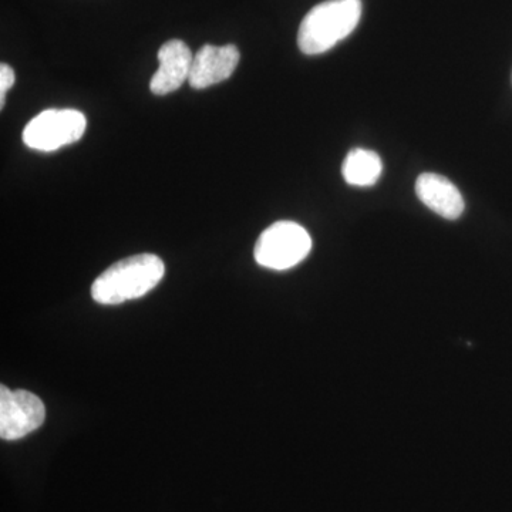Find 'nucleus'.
<instances>
[{
	"instance_id": "10",
	"label": "nucleus",
	"mask_w": 512,
	"mask_h": 512,
	"mask_svg": "<svg viewBox=\"0 0 512 512\" xmlns=\"http://www.w3.org/2000/svg\"><path fill=\"white\" fill-rule=\"evenodd\" d=\"M16 76L13 72L12 67L8 64H2L0 66V107L5 106V96L8 93L10 87L15 84Z\"/></svg>"
},
{
	"instance_id": "2",
	"label": "nucleus",
	"mask_w": 512,
	"mask_h": 512,
	"mask_svg": "<svg viewBox=\"0 0 512 512\" xmlns=\"http://www.w3.org/2000/svg\"><path fill=\"white\" fill-rule=\"evenodd\" d=\"M362 18V0H328L309 10L298 32V46L305 55L328 52L346 39Z\"/></svg>"
},
{
	"instance_id": "9",
	"label": "nucleus",
	"mask_w": 512,
	"mask_h": 512,
	"mask_svg": "<svg viewBox=\"0 0 512 512\" xmlns=\"http://www.w3.org/2000/svg\"><path fill=\"white\" fill-rule=\"evenodd\" d=\"M383 173V164L375 151L355 148L346 156L342 175L353 187H372Z\"/></svg>"
},
{
	"instance_id": "4",
	"label": "nucleus",
	"mask_w": 512,
	"mask_h": 512,
	"mask_svg": "<svg viewBox=\"0 0 512 512\" xmlns=\"http://www.w3.org/2000/svg\"><path fill=\"white\" fill-rule=\"evenodd\" d=\"M87 128V119L82 111L72 109H50L37 114L23 130V143L32 150H59L77 143Z\"/></svg>"
},
{
	"instance_id": "7",
	"label": "nucleus",
	"mask_w": 512,
	"mask_h": 512,
	"mask_svg": "<svg viewBox=\"0 0 512 512\" xmlns=\"http://www.w3.org/2000/svg\"><path fill=\"white\" fill-rule=\"evenodd\" d=\"M192 56L183 40H168L158 50V69L150 82L151 93L165 96L183 86L190 79Z\"/></svg>"
},
{
	"instance_id": "5",
	"label": "nucleus",
	"mask_w": 512,
	"mask_h": 512,
	"mask_svg": "<svg viewBox=\"0 0 512 512\" xmlns=\"http://www.w3.org/2000/svg\"><path fill=\"white\" fill-rule=\"evenodd\" d=\"M45 419V404L36 394L0 387V437L3 440L23 439L42 427Z\"/></svg>"
},
{
	"instance_id": "1",
	"label": "nucleus",
	"mask_w": 512,
	"mask_h": 512,
	"mask_svg": "<svg viewBox=\"0 0 512 512\" xmlns=\"http://www.w3.org/2000/svg\"><path fill=\"white\" fill-rule=\"evenodd\" d=\"M164 274V262L157 255L130 256L111 265L94 281L92 296L100 305H120L153 291Z\"/></svg>"
},
{
	"instance_id": "8",
	"label": "nucleus",
	"mask_w": 512,
	"mask_h": 512,
	"mask_svg": "<svg viewBox=\"0 0 512 512\" xmlns=\"http://www.w3.org/2000/svg\"><path fill=\"white\" fill-rule=\"evenodd\" d=\"M416 194L427 208L446 220H457L466 210L460 190L443 175L421 174L416 181Z\"/></svg>"
},
{
	"instance_id": "3",
	"label": "nucleus",
	"mask_w": 512,
	"mask_h": 512,
	"mask_svg": "<svg viewBox=\"0 0 512 512\" xmlns=\"http://www.w3.org/2000/svg\"><path fill=\"white\" fill-rule=\"evenodd\" d=\"M312 249V238L302 225L279 221L265 229L255 245V261L264 268L286 271L301 264Z\"/></svg>"
},
{
	"instance_id": "6",
	"label": "nucleus",
	"mask_w": 512,
	"mask_h": 512,
	"mask_svg": "<svg viewBox=\"0 0 512 512\" xmlns=\"http://www.w3.org/2000/svg\"><path fill=\"white\" fill-rule=\"evenodd\" d=\"M239 59L238 47L235 45H204L192 60L190 86L202 90L229 79L237 69Z\"/></svg>"
}]
</instances>
